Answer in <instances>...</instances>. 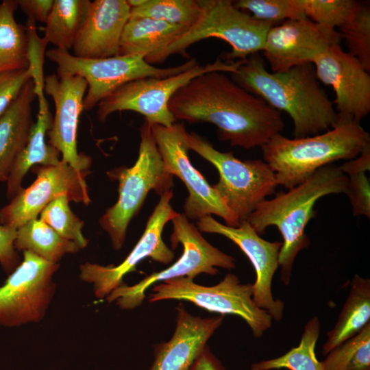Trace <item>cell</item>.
Listing matches in <instances>:
<instances>
[{"mask_svg": "<svg viewBox=\"0 0 370 370\" xmlns=\"http://www.w3.org/2000/svg\"><path fill=\"white\" fill-rule=\"evenodd\" d=\"M32 171L37 175L34 183L22 188L9 204L0 208V224L17 230L37 219L47 204L61 195L86 205L90 202L86 182L90 171H76L62 160L55 166H34Z\"/></svg>", "mask_w": 370, "mask_h": 370, "instance_id": "obj_15", "label": "cell"}, {"mask_svg": "<svg viewBox=\"0 0 370 370\" xmlns=\"http://www.w3.org/2000/svg\"><path fill=\"white\" fill-rule=\"evenodd\" d=\"M54 0H17L18 6L27 14V20L46 23Z\"/></svg>", "mask_w": 370, "mask_h": 370, "instance_id": "obj_39", "label": "cell"}, {"mask_svg": "<svg viewBox=\"0 0 370 370\" xmlns=\"http://www.w3.org/2000/svg\"><path fill=\"white\" fill-rule=\"evenodd\" d=\"M201 8L198 0H145L131 8L130 16L150 18L188 29L197 21Z\"/></svg>", "mask_w": 370, "mask_h": 370, "instance_id": "obj_31", "label": "cell"}, {"mask_svg": "<svg viewBox=\"0 0 370 370\" xmlns=\"http://www.w3.org/2000/svg\"><path fill=\"white\" fill-rule=\"evenodd\" d=\"M230 74L238 86L275 110L288 114L293 123L295 138L324 132L337 121L333 101L321 86L312 63L270 72L263 58L255 53Z\"/></svg>", "mask_w": 370, "mask_h": 370, "instance_id": "obj_2", "label": "cell"}, {"mask_svg": "<svg viewBox=\"0 0 370 370\" xmlns=\"http://www.w3.org/2000/svg\"><path fill=\"white\" fill-rule=\"evenodd\" d=\"M57 65V75H79L87 82L83 110L92 109L121 86L146 77L163 78L180 73L198 64L195 58L172 67L158 68L147 62L139 55H117L106 58L77 57L56 48L46 52Z\"/></svg>", "mask_w": 370, "mask_h": 370, "instance_id": "obj_9", "label": "cell"}, {"mask_svg": "<svg viewBox=\"0 0 370 370\" xmlns=\"http://www.w3.org/2000/svg\"><path fill=\"white\" fill-rule=\"evenodd\" d=\"M198 2L201 11L196 23L147 62L161 64L174 54L187 58L190 45L210 38H219L230 45L231 51L219 56L225 62L245 60L262 51L267 34L274 24L255 19L236 8L230 0Z\"/></svg>", "mask_w": 370, "mask_h": 370, "instance_id": "obj_5", "label": "cell"}, {"mask_svg": "<svg viewBox=\"0 0 370 370\" xmlns=\"http://www.w3.org/2000/svg\"><path fill=\"white\" fill-rule=\"evenodd\" d=\"M189 149L210 162L218 171L219 182L212 186L240 225L278 186L275 174L264 160L241 161L232 152L216 149L205 138L187 134Z\"/></svg>", "mask_w": 370, "mask_h": 370, "instance_id": "obj_7", "label": "cell"}, {"mask_svg": "<svg viewBox=\"0 0 370 370\" xmlns=\"http://www.w3.org/2000/svg\"><path fill=\"white\" fill-rule=\"evenodd\" d=\"M176 310L174 333L169 341L156 345L149 370H188L223 319L221 314L204 318L193 315L182 304Z\"/></svg>", "mask_w": 370, "mask_h": 370, "instance_id": "obj_21", "label": "cell"}, {"mask_svg": "<svg viewBox=\"0 0 370 370\" xmlns=\"http://www.w3.org/2000/svg\"><path fill=\"white\" fill-rule=\"evenodd\" d=\"M302 14L312 22L332 29L349 21L360 5L355 0H297Z\"/></svg>", "mask_w": 370, "mask_h": 370, "instance_id": "obj_33", "label": "cell"}, {"mask_svg": "<svg viewBox=\"0 0 370 370\" xmlns=\"http://www.w3.org/2000/svg\"><path fill=\"white\" fill-rule=\"evenodd\" d=\"M0 286V325L18 327L38 323L45 316L56 293L53 275L59 263L29 251Z\"/></svg>", "mask_w": 370, "mask_h": 370, "instance_id": "obj_12", "label": "cell"}, {"mask_svg": "<svg viewBox=\"0 0 370 370\" xmlns=\"http://www.w3.org/2000/svg\"><path fill=\"white\" fill-rule=\"evenodd\" d=\"M340 169L347 176L370 170V145H367L356 158L339 166Z\"/></svg>", "mask_w": 370, "mask_h": 370, "instance_id": "obj_40", "label": "cell"}, {"mask_svg": "<svg viewBox=\"0 0 370 370\" xmlns=\"http://www.w3.org/2000/svg\"><path fill=\"white\" fill-rule=\"evenodd\" d=\"M171 221V246L175 249L179 243L182 244L181 257L168 268L152 273L134 285L123 283L105 298L108 302L115 301L123 310L134 309L143 304L145 291L156 282L180 277L194 280L201 273L217 274V267L226 269L236 267L235 259L207 241L184 214L178 213Z\"/></svg>", "mask_w": 370, "mask_h": 370, "instance_id": "obj_8", "label": "cell"}, {"mask_svg": "<svg viewBox=\"0 0 370 370\" xmlns=\"http://www.w3.org/2000/svg\"><path fill=\"white\" fill-rule=\"evenodd\" d=\"M187 29L150 18L130 16L122 34L119 55H139L147 60Z\"/></svg>", "mask_w": 370, "mask_h": 370, "instance_id": "obj_24", "label": "cell"}, {"mask_svg": "<svg viewBox=\"0 0 370 370\" xmlns=\"http://www.w3.org/2000/svg\"><path fill=\"white\" fill-rule=\"evenodd\" d=\"M347 188L348 176L339 166L330 164L287 192L280 191L273 199L264 200L249 217L247 221L258 234L271 225L281 233L283 242L278 263L284 284H289L298 253L310 244L305 229L314 216L316 202L330 194H346Z\"/></svg>", "mask_w": 370, "mask_h": 370, "instance_id": "obj_3", "label": "cell"}, {"mask_svg": "<svg viewBox=\"0 0 370 370\" xmlns=\"http://www.w3.org/2000/svg\"><path fill=\"white\" fill-rule=\"evenodd\" d=\"M341 41V35L335 29L308 18H293L269 29L262 51L271 72H281L312 63L317 56Z\"/></svg>", "mask_w": 370, "mask_h": 370, "instance_id": "obj_17", "label": "cell"}, {"mask_svg": "<svg viewBox=\"0 0 370 370\" xmlns=\"http://www.w3.org/2000/svg\"><path fill=\"white\" fill-rule=\"evenodd\" d=\"M321 362L323 370H370V323Z\"/></svg>", "mask_w": 370, "mask_h": 370, "instance_id": "obj_30", "label": "cell"}, {"mask_svg": "<svg viewBox=\"0 0 370 370\" xmlns=\"http://www.w3.org/2000/svg\"><path fill=\"white\" fill-rule=\"evenodd\" d=\"M370 145V136L353 119L338 115L334 126L321 134L291 139L280 133L261 147L264 161L275 174L278 185L292 188L320 168L358 157Z\"/></svg>", "mask_w": 370, "mask_h": 370, "instance_id": "obj_4", "label": "cell"}, {"mask_svg": "<svg viewBox=\"0 0 370 370\" xmlns=\"http://www.w3.org/2000/svg\"><path fill=\"white\" fill-rule=\"evenodd\" d=\"M36 97L30 79L0 116V182L7 181L18 156L25 147L34 125L32 103Z\"/></svg>", "mask_w": 370, "mask_h": 370, "instance_id": "obj_22", "label": "cell"}, {"mask_svg": "<svg viewBox=\"0 0 370 370\" xmlns=\"http://www.w3.org/2000/svg\"><path fill=\"white\" fill-rule=\"evenodd\" d=\"M138 156L132 167L122 166L108 172L119 182V198L99 219L109 235L112 246L119 250L123 245L127 226L143 206L148 193L153 190L160 196L171 190L173 175L165 167L158 151L151 125L146 121L140 128Z\"/></svg>", "mask_w": 370, "mask_h": 370, "instance_id": "obj_6", "label": "cell"}, {"mask_svg": "<svg viewBox=\"0 0 370 370\" xmlns=\"http://www.w3.org/2000/svg\"><path fill=\"white\" fill-rule=\"evenodd\" d=\"M370 323V280L355 275L350 291L334 327L328 332L322 347L328 354L347 339L358 334Z\"/></svg>", "mask_w": 370, "mask_h": 370, "instance_id": "obj_25", "label": "cell"}, {"mask_svg": "<svg viewBox=\"0 0 370 370\" xmlns=\"http://www.w3.org/2000/svg\"><path fill=\"white\" fill-rule=\"evenodd\" d=\"M346 195L349 198L354 216L370 217V184L365 173L348 176Z\"/></svg>", "mask_w": 370, "mask_h": 370, "instance_id": "obj_36", "label": "cell"}, {"mask_svg": "<svg viewBox=\"0 0 370 370\" xmlns=\"http://www.w3.org/2000/svg\"><path fill=\"white\" fill-rule=\"evenodd\" d=\"M151 129L166 171L179 177L188 191L183 206L188 219L198 221L214 214L223 219L225 225L238 227V223L217 191L189 160L184 123H175L170 127L153 124Z\"/></svg>", "mask_w": 370, "mask_h": 370, "instance_id": "obj_13", "label": "cell"}, {"mask_svg": "<svg viewBox=\"0 0 370 370\" xmlns=\"http://www.w3.org/2000/svg\"><path fill=\"white\" fill-rule=\"evenodd\" d=\"M89 0H54L42 28L44 38L56 49L69 51L87 18Z\"/></svg>", "mask_w": 370, "mask_h": 370, "instance_id": "obj_26", "label": "cell"}, {"mask_svg": "<svg viewBox=\"0 0 370 370\" xmlns=\"http://www.w3.org/2000/svg\"><path fill=\"white\" fill-rule=\"evenodd\" d=\"M348 53L370 72V7L361 2L353 17L339 28Z\"/></svg>", "mask_w": 370, "mask_h": 370, "instance_id": "obj_34", "label": "cell"}, {"mask_svg": "<svg viewBox=\"0 0 370 370\" xmlns=\"http://www.w3.org/2000/svg\"><path fill=\"white\" fill-rule=\"evenodd\" d=\"M127 0H95L75 40L74 56L106 58L119 55L124 27L130 17Z\"/></svg>", "mask_w": 370, "mask_h": 370, "instance_id": "obj_20", "label": "cell"}, {"mask_svg": "<svg viewBox=\"0 0 370 370\" xmlns=\"http://www.w3.org/2000/svg\"><path fill=\"white\" fill-rule=\"evenodd\" d=\"M67 195H61L47 204L40 213V219L62 237L75 243L80 249L85 248L88 240L82 234L84 221L69 207Z\"/></svg>", "mask_w": 370, "mask_h": 370, "instance_id": "obj_32", "label": "cell"}, {"mask_svg": "<svg viewBox=\"0 0 370 370\" xmlns=\"http://www.w3.org/2000/svg\"><path fill=\"white\" fill-rule=\"evenodd\" d=\"M197 227L200 232L223 235L239 247L255 269L256 277L253 284L254 302L269 312L273 319L280 321L284 305L281 300L273 298L271 284L279 267V254L282 243L270 242L261 238L247 221L233 227L222 224L208 215L197 221Z\"/></svg>", "mask_w": 370, "mask_h": 370, "instance_id": "obj_16", "label": "cell"}, {"mask_svg": "<svg viewBox=\"0 0 370 370\" xmlns=\"http://www.w3.org/2000/svg\"><path fill=\"white\" fill-rule=\"evenodd\" d=\"M319 82L332 88L338 115L360 123L370 112V75L360 61L334 45L312 61Z\"/></svg>", "mask_w": 370, "mask_h": 370, "instance_id": "obj_18", "label": "cell"}, {"mask_svg": "<svg viewBox=\"0 0 370 370\" xmlns=\"http://www.w3.org/2000/svg\"><path fill=\"white\" fill-rule=\"evenodd\" d=\"M173 196L172 190L160 195L142 236L119 264L103 266L87 262L80 265L79 278L92 284L97 298H106L123 283L124 276L134 271L137 264L146 258L164 264L173 261L175 254L162 238L164 225L179 213L170 204Z\"/></svg>", "mask_w": 370, "mask_h": 370, "instance_id": "obj_14", "label": "cell"}, {"mask_svg": "<svg viewBox=\"0 0 370 370\" xmlns=\"http://www.w3.org/2000/svg\"><path fill=\"white\" fill-rule=\"evenodd\" d=\"M225 73L195 77L174 93L169 109L176 120L214 125L219 139L231 146L261 147L284 130L282 114Z\"/></svg>", "mask_w": 370, "mask_h": 370, "instance_id": "obj_1", "label": "cell"}, {"mask_svg": "<svg viewBox=\"0 0 370 370\" xmlns=\"http://www.w3.org/2000/svg\"><path fill=\"white\" fill-rule=\"evenodd\" d=\"M232 3L236 8L249 12L255 19L274 25L288 19L306 18L297 0H237Z\"/></svg>", "mask_w": 370, "mask_h": 370, "instance_id": "obj_35", "label": "cell"}, {"mask_svg": "<svg viewBox=\"0 0 370 370\" xmlns=\"http://www.w3.org/2000/svg\"><path fill=\"white\" fill-rule=\"evenodd\" d=\"M145 0H127V2L131 8H137L141 5Z\"/></svg>", "mask_w": 370, "mask_h": 370, "instance_id": "obj_42", "label": "cell"}, {"mask_svg": "<svg viewBox=\"0 0 370 370\" xmlns=\"http://www.w3.org/2000/svg\"><path fill=\"white\" fill-rule=\"evenodd\" d=\"M320 332L317 317L310 319L304 327L299 345L285 354L271 360L254 363L251 370H323L321 362L315 355V345Z\"/></svg>", "mask_w": 370, "mask_h": 370, "instance_id": "obj_29", "label": "cell"}, {"mask_svg": "<svg viewBox=\"0 0 370 370\" xmlns=\"http://www.w3.org/2000/svg\"><path fill=\"white\" fill-rule=\"evenodd\" d=\"M17 8L16 0L0 3V73L29 67L28 36L26 27L16 21Z\"/></svg>", "mask_w": 370, "mask_h": 370, "instance_id": "obj_27", "label": "cell"}, {"mask_svg": "<svg viewBox=\"0 0 370 370\" xmlns=\"http://www.w3.org/2000/svg\"><path fill=\"white\" fill-rule=\"evenodd\" d=\"M87 88L86 81L79 75L51 74L44 79V90L55 104L47 132L49 143L62 154V161L78 171H88L91 165L90 157L77 149V125Z\"/></svg>", "mask_w": 370, "mask_h": 370, "instance_id": "obj_19", "label": "cell"}, {"mask_svg": "<svg viewBox=\"0 0 370 370\" xmlns=\"http://www.w3.org/2000/svg\"><path fill=\"white\" fill-rule=\"evenodd\" d=\"M45 97L38 98L36 122L31 130L26 145L18 156L7 180V197L12 199L22 189L21 183L28 170L35 165L55 166L61 162L60 153L45 136L52 123V116Z\"/></svg>", "mask_w": 370, "mask_h": 370, "instance_id": "obj_23", "label": "cell"}, {"mask_svg": "<svg viewBox=\"0 0 370 370\" xmlns=\"http://www.w3.org/2000/svg\"><path fill=\"white\" fill-rule=\"evenodd\" d=\"M32 79V72L26 69L0 73V116L16 98L25 84Z\"/></svg>", "mask_w": 370, "mask_h": 370, "instance_id": "obj_37", "label": "cell"}, {"mask_svg": "<svg viewBox=\"0 0 370 370\" xmlns=\"http://www.w3.org/2000/svg\"><path fill=\"white\" fill-rule=\"evenodd\" d=\"M243 60L225 62L218 57L212 63L204 66L198 64L167 77H146L127 82L97 104L98 119L104 122L110 114L116 111L131 110L143 115L151 125L170 127L177 120L169 109V103L179 88L195 77L208 72L234 73Z\"/></svg>", "mask_w": 370, "mask_h": 370, "instance_id": "obj_10", "label": "cell"}, {"mask_svg": "<svg viewBox=\"0 0 370 370\" xmlns=\"http://www.w3.org/2000/svg\"><path fill=\"white\" fill-rule=\"evenodd\" d=\"M14 245L16 250L29 251L56 263L65 254L80 249L75 243L62 237L40 219L30 220L17 228Z\"/></svg>", "mask_w": 370, "mask_h": 370, "instance_id": "obj_28", "label": "cell"}, {"mask_svg": "<svg viewBox=\"0 0 370 370\" xmlns=\"http://www.w3.org/2000/svg\"><path fill=\"white\" fill-rule=\"evenodd\" d=\"M16 234V229L0 225V264L9 274L20 264V258L14 245Z\"/></svg>", "mask_w": 370, "mask_h": 370, "instance_id": "obj_38", "label": "cell"}, {"mask_svg": "<svg viewBox=\"0 0 370 370\" xmlns=\"http://www.w3.org/2000/svg\"><path fill=\"white\" fill-rule=\"evenodd\" d=\"M175 299L193 303L208 311L238 315L249 326L253 335L260 337L272 324V317L253 299V284L241 283L232 273L217 284L206 286L193 280L180 277L154 284L148 296L149 302Z\"/></svg>", "mask_w": 370, "mask_h": 370, "instance_id": "obj_11", "label": "cell"}, {"mask_svg": "<svg viewBox=\"0 0 370 370\" xmlns=\"http://www.w3.org/2000/svg\"></svg>", "mask_w": 370, "mask_h": 370, "instance_id": "obj_43", "label": "cell"}, {"mask_svg": "<svg viewBox=\"0 0 370 370\" xmlns=\"http://www.w3.org/2000/svg\"><path fill=\"white\" fill-rule=\"evenodd\" d=\"M188 370H225V369L206 346Z\"/></svg>", "mask_w": 370, "mask_h": 370, "instance_id": "obj_41", "label": "cell"}]
</instances>
